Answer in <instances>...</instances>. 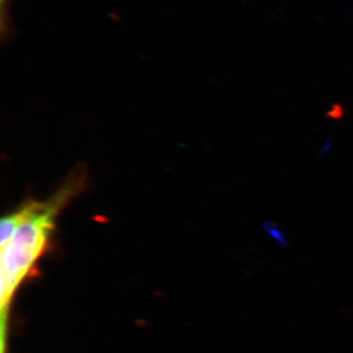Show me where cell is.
<instances>
[{
	"instance_id": "1",
	"label": "cell",
	"mask_w": 353,
	"mask_h": 353,
	"mask_svg": "<svg viewBox=\"0 0 353 353\" xmlns=\"http://www.w3.org/2000/svg\"><path fill=\"white\" fill-rule=\"evenodd\" d=\"M85 183L87 174L78 169L46 201L31 199L3 217L4 226L16 232L1 246L2 315H6L15 290L46 252L60 212L85 189Z\"/></svg>"
},
{
	"instance_id": "2",
	"label": "cell",
	"mask_w": 353,
	"mask_h": 353,
	"mask_svg": "<svg viewBox=\"0 0 353 353\" xmlns=\"http://www.w3.org/2000/svg\"><path fill=\"white\" fill-rule=\"evenodd\" d=\"M262 228L272 239H274L279 245L283 248H289V241H288L287 234L275 221L267 220L262 224Z\"/></svg>"
}]
</instances>
